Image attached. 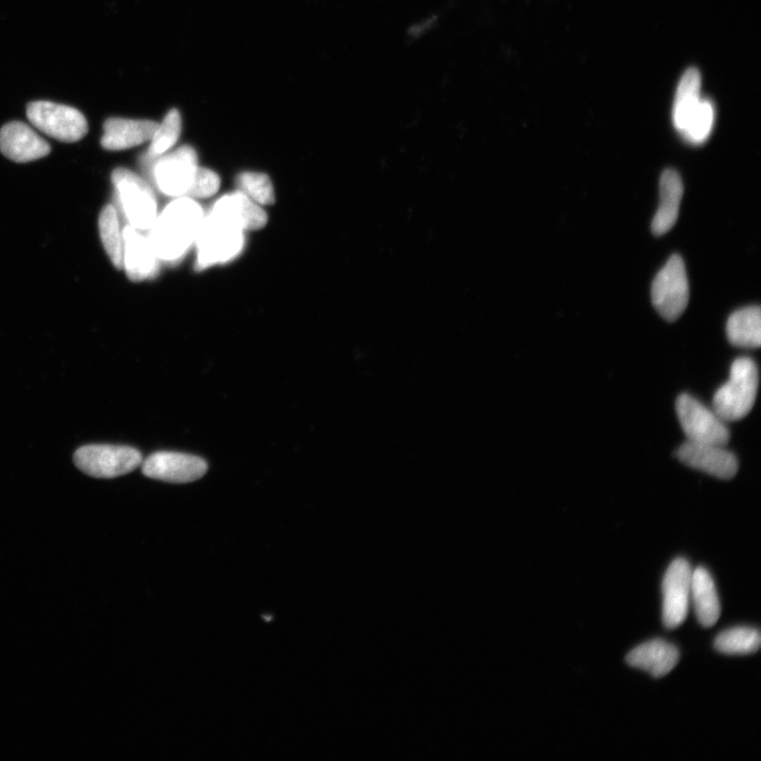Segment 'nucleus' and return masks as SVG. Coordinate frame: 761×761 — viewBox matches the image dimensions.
Here are the masks:
<instances>
[{
  "label": "nucleus",
  "instance_id": "nucleus-1",
  "mask_svg": "<svg viewBox=\"0 0 761 761\" xmlns=\"http://www.w3.org/2000/svg\"><path fill=\"white\" fill-rule=\"evenodd\" d=\"M202 214L190 199L167 207L152 226L150 243L159 258L176 259L192 245L202 225Z\"/></svg>",
  "mask_w": 761,
  "mask_h": 761
},
{
  "label": "nucleus",
  "instance_id": "nucleus-2",
  "mask_svg": "<svg viewBox=\"0 0 761 761\" xmlns=\"http://www.w3.org/2000/svg\"><path fill=\"white\" fill-rule=\"evenodd\" d=\"M758 383L755 362L749 358L737 359L732 364L729 381L714 396V412L726 422L745 418L754 406Z\"/></svg>",
  "mask_w": 761,
  "mask_h": 761
},
{
  "label": "nucleus",
  "instance_id": "nucleus-3",
  "mask_svg": "<svg viewBox=\"0 0 761 761\" xmlns=\"http://www.w3.org/2000/svg\"><path fill=\"white\" fill-rule=\"evenodd\" d=\"M78 469L95 478H117L135 471L143 462L142 454L125 445L90 444L73 457Z\"/></svg>",
  "mask_w": 761,
  "mask_h": 761
},
{
  "label": "nucleus",
  "instance_id": "nucleus-4",
  "mask_svg": "<svg viewBox=\"0 0 761 761\" xmlns=\"http://www.w3.org/2000/svg\"><path fill=\"white\" fill-rule=\"evenodd\" d=\"M27 117L39 131L65 143L78 142L89 131L88 122L78 109L49 101L30 103Z\"/></svg>",
  "mask_w": 761,
  "mask_h": 761
},
{
  "label": "nucleus",
  "instance_id": "nucleus-5",
  "mask_svg": "<svg viewBox=\"0 0 761 761\" xmlns=\"http://www.w3.org/2000/svg\"><path fill=\"white\" fill-rule=\"evenodd\" d=\"M111 180L129 224L138 231L151 229L157 218V201L150 185L126 169H117Z\"/></svg>",
  "mask_w": 761,
  "mask_h": 761
},
{
  "label": "nucleus",
  "instance_id": "nucleus-6",
  "mask_svg": "<svg viewBox=\"0 0 761 761\" xmlns=\"http://www.w3.org/2000/svg\"><path fill=\"white\" fill-rule=\"evenodd\" d=\"M652 300L657 311L668 322H674L688 307L690 285L683 259L673 255L655 277Z\"/></svg>",
  "mask_w": 761,
  "mask_h": 761
},
{
  "label": "nucleus",
  "instance_id": "nucleus-7",
  "mask_svg": "<svg viewBox=\"0 0 761 761\" xmlns=\"http://www.w3.org/2000/svg\"><path fill=\"white\" fill-rule=\"evenodd\" d=\"M198 265L207 268L230 261L243 247V231L228 220L211 213L197 235Z\"/></svg>",
  "mask_w": 761,
  "mask_h": 761
},
{
  "label": "nucleus",
  "instance_id": "nucleus-8",
  "mask_svg": "<svg viewBox=\"0 0 761 761\" xmlns=\"http://www.w3.org/2000/svg\"><path fill=\"white\" fill-rule=\"evenodd\" d=\"M677 414L688 441L723 447L730 441L726 421L694 397L681 395L677 400Z\"/></svg>",
  "mask_w": 761,
  "mask_h": 761
},
{
  "label": "nucleus",
  "instance_id": "nucleus-9",
  "mask_svg": "<svg viewBox=\"0 0 761 761\" xmlns=\"http://www.w3.org/2000/svg\"><path fill=\"white\" fill-rule=\"evenodd\" d=\"M693 571L688 561L676 559L663 579V623L668 629L679 627L688 617Z\"/></svg>",
  "mask_w": 761,
  "mask_h": 761
},
{
  "label": "nucleus",
  "instance_id": "nucleus-10",
  "mask_svg": "<svg viewBox=\"0 0 761 761\" xmlns=\"http://www.w3.org/2000/svg\"><path fill=\"white\" fill-rule=\"evenodd\" d=\"M207 471L206 460L176 452H157L142 462V472L146 477L171 484H189L202 478Z\"/></svg>",
  "mask_w": 761,
  "mask_h": 761
},
{
  "label": "nucleus",
  "instance_id": "nucleus-11",
  "mask_svg": "<svg viewBox=\"0 0 761 761\" xmlns=\"http://www.w3.org/2000/svg\"><path fill=\"white\" fill-rule=\"evenodd\" d=\"M677 457L685 466L720 479H732L738 472L736 456L723 445L686 441Z\"/></svg>",
  "mask_w": 761,
  "mask_h": 761
},
{
  "label": "nucleus",
  "instance_id": "nucleus-12",
  "mask_svg": "<svg viewBox=\"0 0 761 761\" xmlns=\"http://www.w3.org/2000/svg\"><path fill=\"white\" fill-rule=\"evenodd\" d=\"M197 160V154L190 146H182L161 158L155 167V179L160 191L169 196H185L196 173Z\"/></svg>",
  "mask_w": 761,
  "mask_h": 761
},
{
  "label": "nucleus",
  "instance_id": "nucleus-13",
  "mask_svg": "<svg viewBox=\"0 0 761 761\" xmlns=\"http://www.w3.org/2000/svg\"><path fill=\"white\" fill-rule=\"evenodd\" d=\"M0 152L17 163L42 159L51 152L49 143L22 122H11L0 129Z\"/></svg>",
  "mask_w": 761,
  "mask_h": 761
},
{
  "label": "nucleus",
  "instance_id": "nucleus-14",
  "mask_svg": "<svg viewBox=\"0 0 761 761\" xmlns=\"http://www.w3.org/2000/svg\"><path fill=\"white\" fill-rule=\"evenodd\" d=\"M157 258L150 240L128 226L123 231V269L132 282H141L157 271Z\"/></svg>",
  "mask_w": 761,
  "mask_h": 761
},
{
  "label": "nucleus",
  "instance_id": "nucleus-15",
  "mask_svg": "<svg viewBox=\"0 0 761 761\" xmlns=\"http://www.w3.org/2000/svg\"><path fill=\"white\" fill-rule=\"evenodd\" d=\"M158 125L147 120L111 118L104 123L101 144L106 151H124L151 141Z\"/></svg>",
  "mask_w": 761,
  "mask_h": 761
},
{
  "label": "nucleus",
  "instance_id": "nucleus-16",
  "mask_svg": "<svg viewBox=\"0 0 761 761\" xmlns=\"http://www.w3.org/2000/svg\"><path fill=\"white\" fill-rule=\"evenodd\" d=\"M679 658L680 654L675 645L657 639L645 642L633 649L627 655L626 662L655 678H661L674 670Z\"/></svg>",
  "mask_w": 761,
  "mask_h": 761
},
{
  "label": "nucleus",
  "instance_id": "nucleus-17",
  "mask_svg": "<svg viewBox=\"0 0 761 761\" xmlns=\"http://www.w3.org/2000/svg\"><path fill=\"white\" fill-rule=\"evenodd\" d=\"M212 213L225 218L241 231L262 229L268 221L265 211L241 191L221 198Z\"/></svg>",
  "mask_w": 761,
  "mask_h": 761
},
{
  "label": "nucleus",
  "instance_id": "nucleus-18",
  "mask_svg": "<svg viewBox=\"0 0 761 761\" xmlns=\"http://www.w3.org/2000/svg\"><path fill=\"white\" fill-rule=\"evenodd\" d=\"M682 196L683 183L680 175L674 170H666L660 180V206L652 225L655 235H664L675 226Z\"/></svg>",
  "mask_w": 761,
  "mask_h": 761
},
{
  "label": "nucleus",
  "instance_id": "nucleus-19",
  "mask_svg": "<svg viewBox=\"0 0 761 761\" xmlns=\"http://www.w3.org/2000/svg\"><path fill=\"white\" fill-rule=\"evenodd\" d=\"M691 599L699 623L704 627L714 626L720 617V602L712 575L703 567L692 574Z\"/></svg>",
  "mask_w": 761,
  "mask_h": 761
},
{
  "label": "nucleus",
  "instance_id": "nucleus-20",
  "mask_svg": "<svg viewBox=\"0 0 761 761\" xmlns=\"http://www.w3.org/2000/svg\"><path fill=\"white\" fill-rule=\"evenodd\" d=\"M700 87L701 77L697 69L691 68L683 74L673 109L674 125L680 134L688 127L702 101Z\"/></svg>",
  "mask_w": 761,
  "mask_h": 761
},
{
  "label": "nucleus",
  "instance_id": "nucleus-21",
  "mask_svg": "<svg viewBox=\"0 0 761 761\" xmlns=\"http://www.w3.org/2000/svg\"><path fill=\"white\" fill-rule=\"evenodd\" d=\"M729 341L737 347L758 348L761 343V312L747 307L734 312L727 324Z\"/></svg>",
  "mask_w": 761,
  "mask_h": 761
},
{
  "label": "nucleus",
  "instance_id": "nucleus-22",
  "mask_svg": "<svg viewBox=\"0 0 761 761\" xmlns=\"http://www.w3.org/2000/svg\"><path fill=\"white\" fill-rule=\"evenodd\" d=\"M99 230L104 249L111 263L118 269H123V232L117 209L108 204L101 212Z\"/></svg>",
  "mask_w": 761,
  "mask_h": 761
},
{
  "label": "nucleus",
  "instance_id": "nucleus-23",
  "mask_svg": "<svg viewBox=\"0 0 761 761\" xmlns=\"http://www.w3.org/2000/svg\"><path fill=\"white\" fill-rule=\"evenodd\" d=\"M760 633L751 627H736L722 631L715 639L714 646L721 654L749 655L758 651Z\"/></svg>",
  "mask_w": 761,
  "mask_h": 761
},
{
  "label": "nucleus",
  "instance_id": "nucleus-24",
  "mask_svg": "<svg viewBox=\"0 0 761 761\" xmlns=\"http://www.w3.org/2000/svg\"><path fill=\"white\" fill-rule=\"evenodd\" d=\"M181 128L180 113L177 109H173L166 115L163 122L158 125L157 131L151 140L152 144L150 150H148V156L154 159L161 157L164 153L171 150L179 140Z\"/></svg>",
  "mask_w": 761,
  "mask_h": 761
},
{
  "label": "nucleus",
  "instance_id": "nucleus-25",
  "mask_svg": "<svg viewBox=\"0 0 761 761\" xmlns=\"http://www.w3.org/2000/svg\"><path fill=\"white\" fill-rule=\"evenodd\" d=\"M714 121L715 109L713 104L702 99L695 115L681 135L692 144H702L709 139Z\"/></svg>",
  "mask_w": 761,
  "mask_h": 761
},
{
  "label": "nucleus",
  "instance_id": "nucleus-26",
  "mask_svg": "<svg viewBox=\"0 0 761 761\" xmlns=\"http://www.w3.org/2000/svg\"><path fill=\"white\" fill-rule=\"evenodd\" d=\"M237 184L257 204L270 206L275 202V193L270 178L262 173H244L238 176Z\"/></svg>",
  "mask_w": 761,
  "mask_h": 761
},
{
  "label": "nucleus",
  "instance_id": "nucleus-27",
  "mask_svg": "<svg viewBox=\"0 0 761 761\" xmlns=\"http://www.w3.org/2000/svg\"><path fill=\"white\" fill-rule=\"evenodd\" d=\"M220 187L219 176L208 169H202L197 167L190 189L188 190V198H209L215 195Z\"/></svg>",
  "mask_w": 761,
  "mask_h": 761
}]
</instances>
